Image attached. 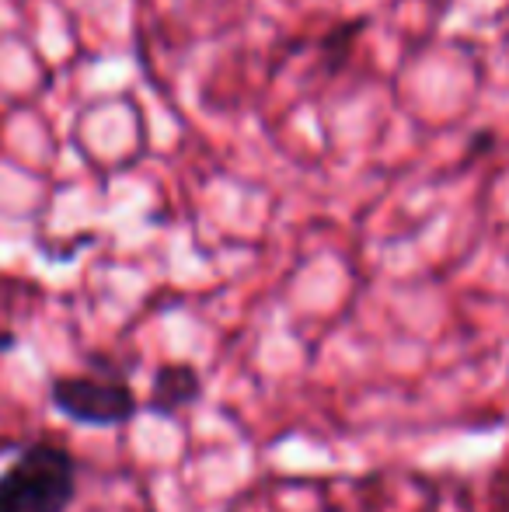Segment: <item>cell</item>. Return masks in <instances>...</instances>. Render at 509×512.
Listing matches in <instances>:
<instances>
[{
	"label": "cell",
	"mask_w": 509,
	"mask_h": 512,
	"mask_svg": "<svg viewBox=\"0 0 509 512\" xmlns=\"http://www.w3.org/2000/svg\"><path fill=\"white\" fill-rule=\"evenodd\" d=\"M74 495L77 464L56 443H32L0 474V512H67Z\"/></svg>",
	"instance_id": "1"
},
{
	"label": "cell",
	"mask_w": 509,
	"mask_h": 512,
	"mask_svg": "<svg viewBox=\"0 0 509 512\" xmlns=\"http://www.w3.org/2000/svg\"><path fill=\"white\" fill-rule=\"evenodd\" d=\"M203 391V380H199V370L189 363H171L161 366L150 380V408L154 411H178L199 398Z\"/></svg>",
	"instance_id": "3"
},
{
	"label": "cell",
	"mask_w": 509,
	"mask_h": 512,
	"mask_svg": "<svg viewBox=\"0 0 509 512\" xmlns=\"http://www.w3.org/2000/svg\"><path fill=\"white\" fill-rule=\"evenodd\" d=\"M49 401L81 425H123L136 415V398L116 370L74 373L49 384Z\"/></svg>",
	"instance_id": "2"
}]
</instances>
